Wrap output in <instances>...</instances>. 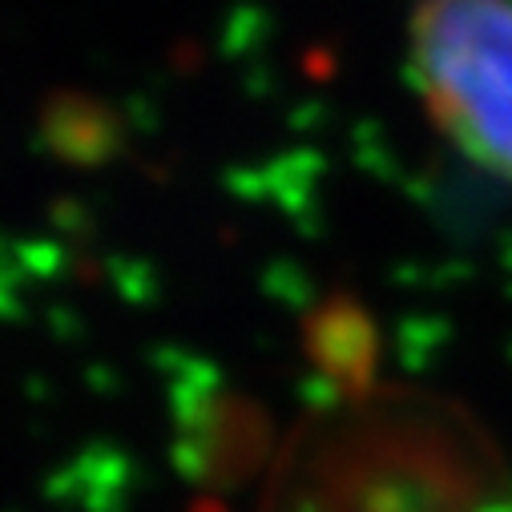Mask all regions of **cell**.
<instances>
[{
	"instance_id": "7a4b0ae2",
	"label": "cell",
	"mask_w": 512,
	"mask_h": 512,
	"mask_svg": "<svg viewBox=\"0 0 512 512\" xmlns=\"http://www.w3.org/2000/svg\"><path fill=\"white\" fill-rule=\"evenodd\" d=\"M412 77L440 130L512 186V5L440 0L408 29Z\"/></svg>"
},
{
	"instance_id": "277c9868",
	"label": "cell",
	"mask_w": 512,
	"mask_h": 512,
	"mask_svg": "<svg viewBox=\"0 0 512 512\" xmlns=\"http://www.w3.org/2000/svg\"><path fill=\"white\" fill-rule=\"evenodd\" d=\"M303 351L343 404L367 400L375 392L379 331L351 295H327L303 319Z\"/></svg>"
},
{
	"instance_id": "6da1fadb",
	"label": "cell",
	"mask_w": 512,
	"mask_h": 512,
	"mask_svg": "<svg viewBox=\"0 0 512 512\" xmlns=\"http://www.w3.org/2000/svg\"><path fill=\"white\" fill-rule=\"evenodd\" d=\"M335 420L287 468L291 512H504V464L456 404L371 392Z\"/></svg>"
},
{
	"instance_id": "5b68a950",
	"label": "cell",
	"mask_w": 512,
	"mask_h": 512,
	"mask_svg": "<svg viewBox=\"0 0 512 512\" xmlns=\"http://www.w3.org/2000/svg\"><path fill=\"white\" fill-rule=\"evenodd\" d=\"M37 146L65 166H105L125 146V121L109 101L61 89L37 113Z\"/></svg>"
},
{
	"instance_id": "3957f363",
	"label": "cell",
	"mask_w": 512,
	"mask_h": 512,
	"mask_svg": "<svg viewBox=\"0 0 512 512\" xmlns=\"http://www.w3.org/2000/svg\"><path fill=\"white\" fill-rule=\"evenodd\" d=\"M174 464L210 488H238L263 468L271 452L267 412L222 388L218 379H178L174 383Z\"/></svg>"
}]
</instances>
